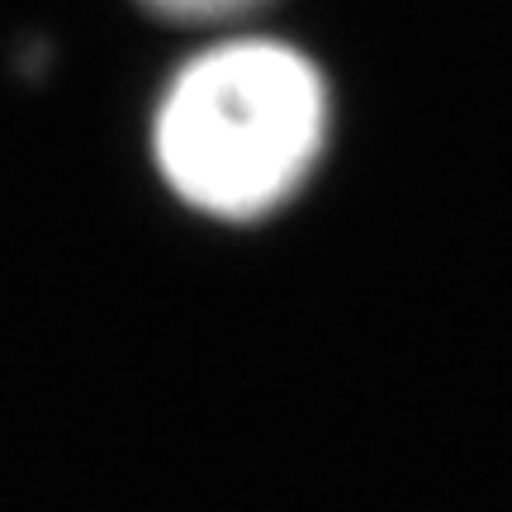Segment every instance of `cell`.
Masks as SVG:
<instances>
[{
  "mask_svg": "<svg viewBox=\"0 0 512 512\" xmlns=\"http://www.w3.org/2000/svg\"><path fill=\"white\" fill-rule=\"evenodd\" d=\"M138 5L171 24H233V19L266 10L271 0H138Z\"/></svg>",
  "mask_w": 512,
  "mask_h": 512,
  "instance_id": "7a4b0ae2",
  "label": "cell"
},
{
  "mask_svg": "<svg viewBox=\"0 0 512 512\" xmlns=\"http://www.w3.org/2000/svg\"><path fill=\"white\" fill-rule=\"evenodd\" d=\"M332 138V91L304 48L233 34L204 43L166 76L152 105V162L162 185L214 223L280 214Z\"/></svg>",
  "mask_w": 512,
  "mask_h": 512,
  "instance_id": "6da1fadb",
  "label": "cell"
}]
</instances>
